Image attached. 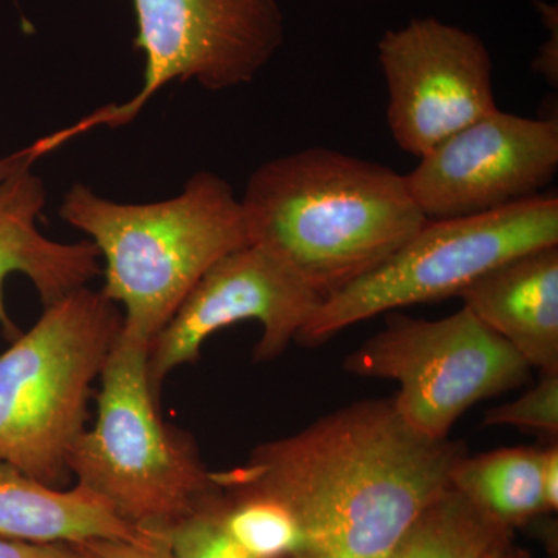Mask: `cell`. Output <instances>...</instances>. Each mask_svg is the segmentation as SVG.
<instances>
[{
	"instance_id": "obj_1",
	"label": "cell",
	"mask_w": 558,
	"mask_h": 558,
	"mask_svg": "<svg viewBox=\"0 0 558 558\" xmlns=\"http://www.w3.org/2000/svg\"><path fill=\"white\" fill-rule=\"evenodd\" d=\"M468 447L410 427L392 398L363 399L213 472L223 494L266 495L299 521L292 558H384L449 490Z\"/></svg>"
},
{
	"instance_id": "obj_2",
	"label": "cell",
	"mask_w": 558,
	"mask_h": 558,
	"mask_svg": "<svg viewBox=\"0 0 558 558\" xmlns=\"http://www.w3.org/2000/svg\"><path fill=\"white\" fill-rule=\"evenodd\" d=\"M241 205L250 242L322 300L376 270L428 220L405 175L322 146L260 165Z\"/></svg>"
},
{
	"instance_id": "obj_3",
	"label": "cell",
	"mask_w": 558,
	"mask_h": 558,
	"mask_svg": "<svg viewBox=\"0 0 558 558\" xmlns=\"http://www.w3.org/2000/svg\"><path fill=\"white\" fill-rule=\"evenodd\" d=\"M60 216L87 234L105 260L100 292L123 307L121 336L148 347L219 259L252 244L241 199L209 171L153 204H121L73 183Z\"/></svg>"
},
{
	"instance_id": "obj_4",
	"label": "cell",
	"mask_w": 558,
	"mask_h": 558,
	"mask_svg": "<svg viewBox=\"0 0 558 558\" xmlns=\"http://www.w3.org/2000/svg\"><path fill=\"white\" fill-rule=\"evenodd\" d=\"M148 352L120 332L101 371L97 421L70 451L69 472L130 526L168 534L222 490L193 436L161 417Z\"/></svg>"
},
{
	"instance_id": "obj_5",
	"label": "cell",
	"mask_w": 558,
	"mask_h": 558,
	"mask_svg": "<svg viewBox=\"0 0 558 558\" xmlns=\"http://www.w3.org/2000/svg\"><path fill=\"white\" fill-rule=\"evenodd\" d=\"M121 328L120 306L86 286L44 307L33 328L0 354V461L64 488L92 387Z\"/></svg>"
},
{
	"instance_id": "obj_6",
	"label": "cell",
	"mask_w": 558,
	"mask_h": 558,
	"mask_svg": "<svg viewBox=\"0 0 558 558\" xmlns=\"http://www.w3.org/2000/svg\"><path fill=\"white\" fill-rule=\"evenodd\" d=\"M558 245L557 196L468 218L427 220L380 267L326 296L296 340L318 347L341 330L413 304L458 296L508 260Z\"/></svg>"
},
{
	"instance_id": "obj_7",
	"label": "cell",
	"mask_w": 558,
	"mask_h": 558,
	"mask_svg": "<svg viewBox=\"0 0 558 558\" xmlns=\"http://www.w3.org/2000/svg\"><path fill=\"white\" fill-rule=\"evenodd\" d=\"M132 5L134 47L145 57L142 89L36 140L44 156L95 128L126 126L172 81H194L211 92L252 83L286 39L278 0H132Z\"/></svg>"
},
{
	"instance_id": "obj_8",
	"label": "cell",
	"mask_w": 558,
	"mask_h": 558,
	"mask_svg": "<svg viewBox=\"0 0 558 558\" xmlns=\"http://www.w3.org/2000/svg\"><path fill=\"white\" fill-rule=\"evenodd\" d=\"M352 376L392 380L400 417L422 436L449 438L476 403L531 379V366L468 307L440 319L388 312L385 328L344 359Z\"/></svg>"
},
{
	"instance_id": "obj_9",
	"label": "cell",
	"mask_w": 558,
	"mask_h": 558,
	"mask_svg": "<svg viewBox=\"0 0 558 558\" xmlns=\"http://www.w3.org/2000/svg\"><path fill=\"white\" fill-rule=\"evenodd\" d=\"M387 121L403 153L422 156L498 109L494 62L475 33L436 17L388 31L377 44Z\"/></svg>"
},
{
	"instance_id": "obj_10",
	"label": "cell",
	"mask_w": 558,
	"mask_h": 558,
	"mask_svg": "<svg viewBox=\"0 0 558 558\" xmlns=\"http://www.w3.org/2000/svg\"><path fill=\"white\" fill-rule=\"evenodd\" d=\"M322 299L284 263L258 245L219 259L191 289L170 322L149 344L148 379L160 400L172 371L201 357V349L220 329L258 322L263 333L255 362H270L299 337Z\"/></svg>"
},
{
	"instance_id": "obj_11",
	"label": "cell",
	"mask_w": 558,
	"mask_h": 558,
	"mask_svg": "<svg viewBox=\"0 0 558 558\" xmlns=\"http://www.w3.org/2000/svg\"><path fill=\"white\" fill-rule=\"evenodd\" d=\"M557 171V120L497 109L428 150L405 179L425 218L438 220L534 199Z\"/></svg>"
},
{
	"instance_id": "obj_12",
	"label": "cell",
	"mask_w": 558,
	"mask_h": 558,
	"mask_svg": "<svg viewBox=\"0 0 558 558\" xmlns=\"http://www.w3.org/2000/svg\"><path fill=\"white\" fill-rule=\"evenodd\" d=\"M32 168L0 182V330L10 341L21 336L7 306L10 277L27 278L46 307L101 275L100 253L90 241L65 244L40 233L38 219L46 208L47 190Z\"/></svg>"
},
{
	"instance_id": "obj_13",
	"label": "cell",
	"mask_w": 558,
	"mask_h": 558,
	"mask_svg": "<svg viewBox=\"0 0 558 558\" xmlns=\"http://www.w3.org/2000/svg\"><path fill=\"white\" fill-rule=\"evenodd\" d=\"M458 296L531 369L558 371V245L495 267Z\"/></svg>"
},
{
	"instance_id": "obj_14",
	"label": "cell",
	"mask_w": 558,
	"mask_h": 558,
	"mask_svg": "<svg viewBox=\"0 0 558 558\" xmlns=\"http://www.w3.org/2000/svg\"><path fill=\"white\" fill-rule=\"evenodd\" d=\"M89 488L46 486L0 461V537L76 545L87 539H143Z\"/></svg>"
},
{
	"instance_id": "obj_15",
	"label": "cell",
	"mask_w": 558,
	"mask_h": 558,
	"mask_svg": "<svg viewBox=\"0 0 558 558\" xmlns=\"http://www.w3.org/2000/svg\"><path fill=\"white\" fill-rule=\"evenodd\" d=\"M543 449L510 447L469 457L450 486L498 523L512 529L548 512L542 483Z\"/></svg>"
},
{
	"instance_id": "obj_16",
	"label": "cell",
	"mask_w": 558,
	"mask_h": 558,
	"mask_svg": "<svg viewBox=\"0 0 558 558\" xmlns=\"http://www.w3.org/2000/svg\"><path fill=\"white\" fill-rule=\"evenodd\" d=\"M509 539L512 529L450 487L384 558H483Z\"/></svg>"
},
{
	"instance_id": "obj_17",
	"label": "cell",
	"mask_w": 558,
	"mask_h": 558,
	"mask_svg": "<svg viewBox=\"0 0 558 558\" xmlns=\"http://www.w3.org/2000/svg\"><path fill=\"white\" fill-rule=\"evenodd\" d=\"M220 515L231 537L258 558H292L303 542L293 513L266 495L222 492Z\"/></svg>"
},
{
	"instance_id": "obj_18",
	"label": "cell",
	"mask_w": 558,
	"mask_h": 558,
	"mask_svg": "<svg viewBox=\"0 0 558 558\" xmlns=\"http://www.w3.org/2000/svg\"><path fill=\"white\" fill-rule=\"evenodd\" d=\"M222 492L168 532L174 558H258L242 548L222 523Z\"/></svg>"
},
{
	"instance_id": "obj_19",
	"label": "cell",
	"mask_w": 558,
	"mask_h": 558,
	"mask_svg": "<svg viewBox=\"0 0 558 558\" xmlns=\"http://www.w3.org/2000/svg\"><path fill=\"white\" fill-rule=\"evenodd\" d=\"M539 381L519 399L486 411L484 427L531 429L558 438V371L539 373Z\"/></svg>"
},
{
	"instance_id": "obj_20",
	"label": "cell",
	"mask_w": 558,
	"mask_h": 558,
	"mask_svg": "<svg viewBox=\"0 0 558 558\" xmlns=\"http://www.w3.org/2000/svg\"><path fill=\"white\" fill-rule=\"evenodd\" d=\"M83 558H174L167 534H149L143 539L97 538L76 543Z\"/></svg>"
},
{
	"instance_id": "obj_21",
	"label": "cell",
	"mask_w": 558,
	"mask_h": 558,
	"mask_svg": "<svg viewBox=\"0 0 558 558\" xmlns=\"http://www.w3.org/2000/svg\"><path fill=\"white\" fill-rule=\"evenodd\" d=\"M539 21L548 31L546 39L539 44L537 54L532 61V69L543 76L550 87L558 86V9L557 3L548 0H534Z\"/></svg>"
},
{
	"instance_id": "obj_22",
	"label": "cell",
	"mask_w": 558,
	"mask_h": 558,
	"mask_svg": "<svg viewBox=\"0 0 558 558\" xmlns=\"http://www.w3.org/2000/svg\"><path fill=\"white\" fill-rule=\"evenodd\" d=\"M0 558H83L73 545L0 537Z\"/></svg>"
},
{
	"instance_id": "obj_23",
	"label": "cell",
	"mask_w": 558,
	"mask_h": 558,
	"mask_svg": "<svg viewBox=\"0 0 558 558\" xmlns=\"http://www.w3.org/2000/svg\"><path fill=\"white\" fill-rule=\"evenodd\" d=\"M543 495H545L548 512H557L558 509V446L550 444L548 449H543L542 459Z\"/></svg>"
},
{
	"instance_id": "obj_24",
	"label": "cell",
	"mask_w": 558,
	"mask_h": 558,
	"mask_svg": "<svg viewBox=\"0 0 558 558\" xmlns=\"http://www.w3.org/2000/svg\"><path fill=\"white\" fill-rule=\"evenodd\" d=\"M38 159H40V154L35 148V145L16 150V153L10 154V156L0 157V182L10 178L14 172L22 170V168L33 167Z\"/></svg>"
},
{
	"instance_id": "obj_25",
	"label": "cell",
	"mask_w": 558,
	"mask_h": 558,
	"mask_svg": "<svg viewBox=\"0 0 558 558\" xmlns=\"http://www.w3.org/2000/svg\"><path fill=\"white\" fill-rule=\"evenodd\" d=\"M483 558H529V556L526 550L517 548L512 539H509V542L502 543L498 548L490 550V553Z\"/></svg>"
}]
</instances>
